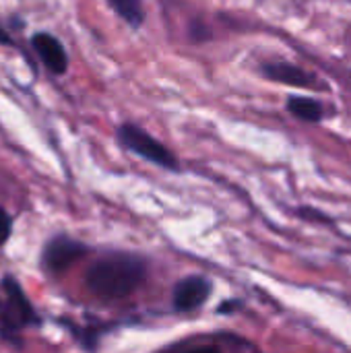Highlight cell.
Masks as SVG:
<instances>
[{
	"mask_svg": "<svg viewBox=\"0 0 351 353\" xmlns=\"http://www.w3.org/2000/svg\"><path fill=\"white\" fill-rule=\"evenodd\" d=\"M147 261L134 252H106L85 271V288L103 302L132 296L147 279Z\"/></svg>",
	"mask_w": 351,
	"mask_h": 353,
	"instance_id": "6da1fadb",
	"label": "cell"
},
{
	"mask_svg": "<svg viewBox=\"0 0 351 353\" xmlns=\"http://www.w3.org/2000/svg\"><path fill=\"white\" fill-rule=\"evenodd\" d=\"M2 308H0V341L21 350L23 331L41 329L43 316L35 310L21 281L12 273H4L0 279Z\"/></svg>",
	"mask_w": 351,
	"mask_h": 353,
	"instance_id": "7a4b0ae2",
	"label": "cell"
},
{
	"mask_svg": "<svg viewBox=\"0 0 351 353\" xmlns=\"http://www.w3.org/2000/svg\"><path fill=\"white\" fill-rule=\"evenodd\" d=\"M89 252L91 248L85 242L68 234H54L43 242L39 250V269L50 277H60Z\"/></svg>",
	"mask_w": 351,
	"mask_h": 353,
	"instance_id": "3957f363",
	"label": "cell"
},
{
	"mask_svg": "<svg viewBox=\"0 0 351 353\" xmlns=\"http://www.w3.org/2000/svg\"><path fill=\"white\" fill-rule=\"evenodd\" d=\"M116 139L126 151L143 157L145 161H151V163H155L163 170H170V172L180 170L176 155L166 145H161L155 137H151L149 132H145L137 124H128V122L120 124L116 130Z\"/></svg>",
	"mask_w": 351,
	"mask_h": 353,
	"instance_id": "277c9868",
	"label": "cell"
},
{
	"mask_svg": "<svg viewBox=\"0 0 351 353\" xmlns=\"http://www.w3.org/2000/svg\"><path fill=\"white\" fill-rule=\"evenodd\" d=\"M29 48L37 56L39 64L54 77H62L68 70V52L64 43L50 31H35L29 35Z\"/></svg>",
	"mask_w": 351,
	"mask_h": 353,
	"instance_id": "5b68a950",
	"label": "cell"
},
{
	"mask_svg": "<svg viewBox=\"0 0 351 353\" xmlns=\"http://www.w3.org/2000/svg\"><path fill=\"white\" fill-rule=\"evenodd\" d=\"M213 292V283L203 275H188L180 279L172 290V306L176 312L199 310Z\"/></svg>",
	"mask_w": 351,
	"mask_h": 353,
	"instance_id": "8992f818",
	"label": "cell"
},
{
	"mask_svg": "<svg viewBox=\"0 0 351 353\" xmlns=\"http://www.w3.org/2000/svg\"><path fill=\"white\" fill-rule=\"evenodd\" d=\"M56 325L62 327L85 352L93 353L97 350L101 337L106 333H110L112 329H116L118 325L116 323H85V325H79L70 319H56Z\"/></svg>",
	"mask_w": 351,
	"mask_h": 353,
	"instance_id": "52a82bcc",
	"label": "cell"
},
{
	"mask_svg": "<svg viewBox=\"0 0 351 353\" xmlns=\"http://www.w3.org/2000/svg\"><path fill=\"white\" fill-rule=\"evenodd\" d=\"M265 74L273 81H279V83H288V85H296V87H308V89H314L319 87L317 79L294 66V64H283V62H277V64H267L265 66Z\"/></svg>",
	"mask_w": 351,
	"mask_h": 353,
	"instance_id": "ba28073f",
	"label": "cell"
},
{
	"mask_svg": "<svg viewBox=\"0 0 351 353\" xmlns=\"http://www.w3.org/2000/svg\"><path fill=\"white\" fill-rule=\"evenodd\" d=\"M288 110L300 118V120H306V122H319L323 120L325 116V110L323 105L317 101V99H308V97H292L288 101Z\"/></svg>",
	"mask_w": 351,
	"mask_h": 353,
	"instance_id": "9c48e42d",
	"label": "cell"
},
{
	"mask_svg": "<svg viewBox=\"0 0 351 353\" xmlns=\"http://www.w3.org/2000/svg\"><path fill=\"white\" fill-rule=\"evenodd\" d=\"M106 2L130 27H139L143 23V6H141V0H106Z\"/></svg>",
	"mask_w": 351,
	"mask_h": 353,
	"instance_id": "30bf717a",
	"label": "cell"
},
{
	"mask_svg": "<svg viewBox=\"0 0 351 353\" xmlns=\"http://www.w3.org/2000/svg\"><path fill=\"white\" fill-rule=\"evenodd\" d=\"M12 230H14V219H12V215H10L4 207H0V248L8 244V240H10V236H12Z\"/></svg>",
	"mask_w": 351,
	"mask_h": 353,
	"instance_id": "8fae6325",
	"label": "cell"
},
{
	"mask_svg": "<svg viewBox=\"0 0 351 353\" xmlns=\"http://www.w3.org/2000/svg\"><path fill=\"white\" fill-rule=\"evenodd\" d=\"M0 46H6V48H14V50H19V43L12 39V35H10V31H8V27H4V25H0Z\"/></svg>",
	"mask_w": 351,
	"mask_h": 353,
	"instance_id": "7c38bea8",
	"label": "cell"
},
{
	"mask_svg": "<svg viewBox=\"0 0 351 353\" xmlns=\"http://www.w3.org/2000/svg\"><path fill=\"white\" fill-rule=\"evenodd\" d=\"M6 27H8V31H23V29L27 27V21H25V19H21L19 14H10V17H8Z\"/></svg>",
	"mask_w": 351,
	"mask_h": 353,
	"instance_id": "4fadbf2b",
	"label": "cell"
},
{
	"mask_svg": "<svg viewBox=\"0 0 351 353\" xmlns=\"http://www.w3.org/2000/svg\"><path fill=\"white\" fill-rule=\"evenodd\" d=\"M242 308V302L240 300H225L219 308H217V312L219 314H230V312H236V310H240Z\"/></svg>",
	"mask_w": 351,
	"mask_h": 353,
	"instance_id": "5bb4252c",
	"label": "cell"
},
{
	"mask_svg": "<svg viewBox=\"0 0 351 353\" xmlns=\"http://www.w3.org/2000/svg\"><path fill=\"white\" fill-rule=\"evenodd\" d=\"M184 353H221L217 347H211V345H203V347H197V350H188Z\"/></svg>",
	"mask_w": 351,
	"mask_h": 353,
	"instance_id": "9a60e30c",
	"label": "cell"
},
{
	"mask_svg": "<svg viewBox=\"0 0 351 353\" xmlns=\"http://www.w3.org/2000/svg\"><path fill=\"white\" fill-rule=\"evenodd\" d=\"M0 308H2V290H0Z\"/></svg>",
	"mask_w": 351,
	"mask_h": 353,
	"instance_id": "2e32d148",
	"label": "cell"
}]
</instances>
